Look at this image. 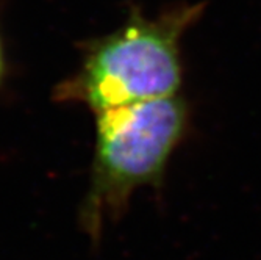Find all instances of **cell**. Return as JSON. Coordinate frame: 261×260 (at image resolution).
<instances>
[{
  "mask_svg": "<svg viewBox=\"0 0 261 260\" xmlns=\"http://www.w3.org/2000/svg\"><path fill=\"white\" fill-rule=\"evenodd\" d=\"M203 10L205 4H180L146 17L133 7L119 29L80 45V64L55 86L54 99L97 113L177 96L183 73L180 42Z\"/></svg>",
  "mask_w": 261,
  "mask_h": 260,
  "instance_id": "cell-1",
  "label": "cell"
},
{
  "mask_svg": "<svg viewBox=\"0 0 261 260\" xmlns=\"http://www.w3.org/2000/svg\"><path fill=\"white\" fill-rule=\"evenodd\" d=\"M96 146L80 224L99 240L107 221L117 220L141 186H160L168 161L186 135L189 110L171 96L94 113Z\"/></svg>",
  "mask_w": 261,
  "mask_h": 260,
  "instance_id": "cell-2",
  "label": "cell"
},
{
  "mask_svg": "<svg viewBox=\"0 0 261 260\" xmlns=\"http://www.w3.org/2000/svg\"><path fill=\"white\" fill-rule=\"evenodd\" d=\"M7 74V60H5V51H4V41H2V32H0V85H2Z\"/></svg>",
  "mask_w": 261,
  "mask_h": 260,
  "instance_id": "cell-3",
  "label": "cell"
}]
</instances>
